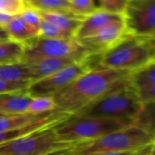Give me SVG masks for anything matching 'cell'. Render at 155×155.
Wrapping results in <instances>:
<instances>
[{
  "label": "cell",
  "mask_w": 155,
  "mask_h": 155,
  "mask_svg": "<svg viewBox=\"0 0 155 155\" xmlns=\"http://www.w3.org/2000/svg\"><path fill=\"white\" fill-rule=\"evenodd\" d=\"M130 75V73L94 66L53 97L56 110L73 116L109 92L129 84Z\"/></svg>",
  "instance_id": "6da1fadb"
},
{
  "label": "cell",
  "mask_w": 155,
  "mask_h": 155,
  "mask_svg": "<svg viewBox=\"0 0 155 155\" xmlns=\"http://www.w3.org/2000/svg\"><path fill=\"white\" fill-rule=\"evenodd\" d=\"M153 143L154 139L149 134L133 125L93 141L76 143L69 149V155L135 153L143 150Z\"/></svg>",
  "instance_id": "7a4b0ae2"
},
{
  "label": "cell",
  "mask_w": 155,
  "mask_h": 155,
  "mask_svg": "<svg viewBox=\"0 0 155 155\" xmlns=\"http://www.w3.org/2000/svg\"><path fill=\"white\" fill-rule=\"evenodd\" d=\"M155 64V49L148 37L128 36L116 46L99 55L104 68L135 73Z\"/></svg>",
  "instance_id": "3957f363"
},
{
  "label": "cell",
  "mask_w": 155,
  "mask_h": 155,
  "mask_svg": "<svg viewBox=\"0 0 155 155\" xmlns=\"http://www.w3.org/2000/svg\"><path fill=\"white\" fill-rule=\"evenodd\" d=\"M134 125L130 119H107L90 116H71L54 127L58 140L74 145L95 140L108 134Z\"/></svg>",
  "instance_id": "277c9868"
},
{
  "label": "cell",
  "mask_w": 155,
  "mask_h": 155,
  "mask_svg": "<svg viewBox=\"0 0 155 155\" xmlns=\"http://www.w3.org/2000/svg\"><path fill=\"white\" fill-rule=\"evenodd\" d=\"M138 92L131 82L114 89L73 116L134 120L143 108Z\"/></svg>",
  "instance_id": "5b68a950"
},
{
  "label": "cell",
  "mask_w": 155,
  "mask_h": 155,
  "mask_svg": "<svg viewBox=\"0 0 155 155\" xmlns=\"http://www.w3.org/2000/svg\"><path fill=\"white\" fill-rule=\"evenodd\" d=\"M93 56L80 42L74 38L45 39L35 37L24 45L22 63L27 64L49 58H69L84 61Z\"/></svg>",
  "instance_id": "8992f818"
},
{
  "label": "cell",
  "mask_w": 155,
  "mask_h": 155,
  "mask_svg": "<svg viewBox=\"0 0 155 155\" xmlns=\"http://www.w3.org/2000/svg\"><path fill=\"white\" fill-rule=\"evenodd\" d=\"M72 146L60 142L53 127L1 144L0 155H43Z\"/></svg>",
  "instance_id": "52a82bcc"
},
{
  "label": "cell",
  "mask_w": 155,
  "mask_h": 155,
  "mask_svg": "<svg viewBox=\"0 0 155 155\" xmlns=\"http://www.w3.org/2000/svg\"><path fill=\"white\" fill-rule=\"evenodd\" d=\"M91 59L74 63L46 78L30 83L26 90L27 94L32 98L54 97L78 77L94 67L90 63Z\"/></svg>",
  "instance_id": "ba28073f"
},
{
  "label": "cell",
  "mask_w": 155,
  "mask_h": 155,
  "mask_svg": "<svg viewBox=\"0 0 155 155\" xmlns=\"http://www.w3.org/2000/svg\"><path fill=\"white\" fill-rule=\"evenodd\" d=\"M124 21L127 33L135 37L155 34V0H129Z\"/></svg>",
  "instance_id": "9c48e42d"
},
{
  "label": "cell",
  "mask_w": 155,
  "mask_h": 155,
  "mask_svg": "<svg viewBox=\"0 0 155 155\" xmlns=\"http://www.w3.org/2000/svg\"><path fill=\"white\" fill-rule=\"evenodd\" d=\"M130 36L124 17L111 23L93 36L80 42L94 56L101 55Z\"/></svg>",
  "instance_id": "30bf717a"
},
{
  "label": "cell",
  "mask_w": 155,
  "mask_h": 155,
  "mask_svg": "<svg viewBox=\"0 0 155 155\" xmlns=\"http://www.w3.org/2000/svg\"><path fill=\"white\" fill-rule=\"evenodd\" d=\"M70 117L71 115L62 113L58 110H54L51 113L43 114L42 116H40L34 122L26 124L25 126L11 131L0 132V145L35 134L44 129L55 127L58 124L68 120Z\"/></svg>",
  "instance_id": "8fae6325"
},
{
  "label": "cell",
  "mask_w": 155,
  "mask_h": 155,
  "mask_svg": "<svg viewBox=\"0 0 155 155\" xmlns=\"http://www.w3.org/2000/svg\"><path fill=\"white\" fill-rule=\"evenodd\" d=\"M122 17L124 16L112 15L98 9L97 11L88 15L82 21L75 34L74 39L77 41H82L86 38H89L95 35L96 33H98L103 28H104L105 26H107L108 25H110L111 23Z\"/></svg>",
  "instance_id": "7c38bea8"
},
{
  "label": "cell",
  "mask_w": 155,
  "mask_h": 155,
  "mask_svg": "<svg viewBox=\"0 0 155 155\" xmlns=\"http://www.w3.org/2000/svg\"><path fill=\"white\" fill-rule=\"evenodd\" d=\"M76 62H80V61H76L69 58H49V59H42V60L27 63L25 64L27 66L31 74V78H32L31 83H33L46 78Z\"/></svg>",
  "instance_id": "4fadbf2b"
},
{
  "label": "cell",
  "mask_w": 155,
  "mask_h": 155,
  "mask_svg": "<svg viewBox=\"0 0 155 155\" xmlns=\"http://www.w3.org/2000/svg\"><path fill=\"white\" fill-rule=\"evenodd\" d=\"M25 91L0 94V114H22L27 113L32 101Z\"/></svg>",
  "instance_id": "5bb4252c"
},
{
  "label": "cell",
  "mask_w": 155,
  "mask_h": 155,
  "mask_svg": "<svg viewBox=\"0 0 155 155\" xmlns=\"http://www.w3.org/2000/svg\"><path fill=\"white\" fill-rule=\"evenodd\" d=\"M38 12V11H37ZM42 19L47 20L54 25H57L60 29L68 34L71 37L74 38L75 34L82 23V19L75 18L68 14L63 13H45L38 12Z\"/></svg>",
  "instance_id": "9a60e30c"
},
{
  "label": "cell",
  "mask_w": 155,
  "mask_h": 155,
  "mask_svg": "<svg viewBox=\"0 0 155 155\" xmlns=\"http://www.w3.org/2000/svg\"><path fill=\"white\" fill-rule=\"evenodd\" d=\"M24 45L8 38L0 40V65L22 63Z\"/></svg>",
  "instance_id": "2e32d148"
},
{
  "label": "cell",
  "mask_w": 155,
  "mask_h": 155,
  "mask_svg": "<svg viewBox=\"0 0 155 155\" xmlns=\"http://www.w3.org/2000/svg\"><path fill=\"white\" fill-rule=\"evenodd\" d=\"M0 80L9 83H31V74L27 66L23 64L0 65Z\"/></svg>",
  "instance_id": "e0dca14e"
},
{
  "label": "cell",
  "mask_w": 155,
  "mask_h": 155,
  "mask_svg": "<svg viewBox=\"0 0 155 155\" xmlns=\"http://www.w3.org/2000/svg\"><path fill=\"white\" fill-rule=\"evenodd\" d=\"M4 30L6 33L8 39L22 45H25L35 37L26 27L19 15L13 16Z\"/></svg>",
  "instance_id": "ac0fdd59"
},
{
  "label": "cell",
  "mask_w": 155,
  "mask_h": 155,
  "mask_svg": "<svg viewBox=\"0 0 155 155\" xmlns=\"http://www.w3.org/2000/svg\"><path fill=\"white\" fill-rule=\"evenodd\" d=\"M134 125L149 134L155 141V103L144 104L134 119Z\"/></svg>",
  "instance_id": "d6986e66"
},
{
  "label": "cell",
  "mask_w": 155,
  "mask_h": 155,
  "mask_svg": "<svg viewBox=\"0 0 155 155\" xmlns=\"http://www.w3.org/2000/svg\"><path fill=\"white\" fill-rule=\"evenodd\" d=\"M42 115H34L28 113L22 114H0V132L21 128L34 122Z\"/></svg>",
  "instance_id": "ffe728a7"
},
{
  "label": "cell",
  "mask_w": 155,
  "mask_h": 155,
  "mask_svg": "<svg viewBox=\"0 0 155 155\" xmlns=\"http://www.w3.org/2000/svg\"><path fill=\"white\" fill-rule=\"evenodd\" d=\"M28 6L38 12L69 14V0H25Z\"/></svg>",
  "instance_id": "44dd1931"
},
{
  "label": "cell",
  "mask_w": 155,
  "mask_h": 155,
  "mask_svg": "<svg viewBox=\"0 0 155 155\" xmlns=\"http://www.w3.org/2000/svg\"><path fill=\"white\" fill-rule=\"evenodd\" d=\"M130 82L137 91L155 85V64L131 74Z\"/></svg>",
  "instance_id": "7402d4cb"
},
{
  "label": "cell",
  "mask_w": 155,
  "mask_h": 155,
  "mask_svg": "<svg viewBox=\"0 0 155 155\" xmlns=\"http://www.w3.org/2000/svg\"><path fill=\"white\" fill-rule=\"evenodd\" d=\"M98 9V4L94 0H69V14L78 19L84 20Z\"/></svg>",
  "instance_id": "603a6c76"
},
{
  "label": "cell",
  "mask_w": 155,
  "mask_h": 155,
  "mask_svg": "<svg viewBox=\"0 0 155 155\" xmlns=\"http://www.w3.org/2000/svg\"><path fill=\"white\" fill-rule=\"evenodd\" d=\"M56 110V105L53 97H37L33 98L27 113L34 115H43Z\"/></svg>",
  "instance_id": "cb8c5ba5"
},
{
  "label": "cell",
  "mask_w": 155,
  "mask_h": 155,
  "mask_svg": "<svg viewBox=\"0 0 155 155\" xmlns=\"http://www.w3.org/2000/svg\"><path fill=\"white\" fill-rule=\"evenodd\" d=\"M19 16L22 19V21L25 23L26 27L29 29V31L34 35V36L37 37L39 34L41 22H42V17L40 16V14L35 9L27 5L22 11Z\"/></svg>",
  "instance_id": "d4e9b609"
},
{
  "label": "cell",
  "mask_w": 155,
  "mask_h": 155,
  "mask_svg": "<svg viewBox=\"0 0 155 155\" xmlns=\"http://www.w3.org/2000/svg\"><path fill=\"white\" fill-rule=\"evenodd\" d=\"M39 38H45V39H70L71 37L68 34H66L64 31L60 29L57 25H54L53 23L42 19L39 34Z\"/></svg>",
  "instance_id": "484cf974"
},
{
  "label": "cell",
  "mask_w": 155,
  "mask_h": 155,
  "mask_svg": "<svg viewBox=\"0 0 155 155\" xmlns=\"http://www.w3.org/2000/svg\"><path fill=\"white\" fill-rule=\"evenodd\" d=\"M129 0H100L98 4V8L106 13L124 16Z\"/></svg>",
  "instance_id": "4316f807"
},
{
  "label": "cell",
  "mask_w": 155,
  "mask_h": 155,
  "mask_svg": "<svg viewBox=\"0 0 155 155\" xmlns=\"http://www.w3.org/2000/svg\"><path fill=\"white\" fill-rule=\"evenodd\" d=\"M27 6L25 0H0V13L16 16Z\"/></svg>",
  "instance_id": "83f0119b"
},
{
  "label": "cell",
  "mask_w": 155,
  "mask_h": 155,
  "mask_svg": "<svg viewBox=\"0 0 155 155\" xmlns=\"http://www.w3.org/2000/svg\"><path fill=\"white\" fill-rule=\"evenodd\" d=\"M30 83L21 82V83H9L0 80V94H9V93H17L27 90Z\"/></svg>",
  "instance_id": "f1b7e54d"
},
{
  "label": "cell",
  "mask_w": 155,
  "mask_h": 155,
  "mask_svg": "<svg viewBox=\"0 0 155 155\" xmlns=\"http://www.w3.org/2000/svg\"><path fill=\"white\" fill-rule=\"evenodd\" d=\"M137 92H138L140 99L143 104H150V103H155V85L152 86V87L143 89V90H139Z\"/></svg>",
  "instance_id": "f546056e"
},
{
  "label": "cell",
  "mask_w": 155,
  "mask_h": 155,
  "mask_svg": "<svg viewBox=\"0 0 155 155\" xmlns=\"http://www.w3.org/2000/svg\"><path fill=\"white\" fill-rule=\"evenodd\" d=\"M13 16L0 13V28L5 29V27L8 25V23L10 22V20L12 19Z\"/></svg>",
  "instance_id": "4dcf8cb0"
},
{
  "label": "cell",
  "mask_w": 155,
  "mask_h": 155,
  "mask_svg": "<svg viewBox=\"0 0 155 155\" xmlns=\"http://www.w3.org/2000/svg\"><path fill=\"white\" fill-rule=\"evenodd\" d=\"M69 149L57 150V151H54V152H51V153H48L43 155H69Z\"/></svg>",
  "instance_id": "1f68e13d"
},
{
  "label": "cell",
  "mask_w": 155,
  "mask_h": 155,
  "mask_svg": "<svg viewBox=\"0 0 155 155\" xmlns=\"http://www.w3.org/2000/svg\"><path fill=\"white\" fill-rule=\"evenodd\" d=\"M152 145H153V144H152ZM152 145H150V146L144 148L143 150L139 151L138 153H134V154L133 155H150L151 154V150H152Z\"/></svg>",
  "instance_id": "d6a6232c"
},
{
  "label": "cell",
  "mask_w": 155,
  "mask_h": 155,
  "mask_svg": "<svg viewBox=\"0 0 155 155\" xmlns=\"http://www.w3.org/2000/svg\"><path fill=\"white\" fill-rule=\"evenodd\" d=\"M6 38H8V37H7V35H6L5 31L4 29L0 28V40H1V39H6Z\"/></svg>",
  "instance_id": "836d02e7"
},
{
  "label": "cell",
  "mask_w": 155,
  "mask_h": 155,
  "mask_svg": "<svg viewBox=\"0 0 155 155\" xmlns=\"http://www.w3.org/2000/svg\"><path fill=\"white\" fill-rule=\"evenodd\" d=\"M138 152L135 153H111V154H94V155H133L134 153H136Z\"/></svg>",
  "instance_id": "e575fe53"
},
{
  "label": "cell",
  "mask_w": 155,
  "mask_h": 155,
  "mask_svg": "<svg viewBox=\"0 0 155 155\" xmlns=\"http://www.w3.org/2000/svg\"><path fill=\"white\" fill-rule=\"evenodd\" d=\"M150 155H155V141L152 145V150H151V154Z\"/></svg>",
  "instance_id": "d590c367"
},
{
  "label": "cell",
  "mask_w": 155,
  "mask_h": 155,
  "mask_svg": "<svg viewBox=\"0 0 155 155\" xmlns=\"http://www.w3.org/2000/svg\"><path fill=\"white\" fill-rule=\"evenodd\" d=\"M154 35H155V34H154Z\"/></svg>",
  "instance_id": "8d00e7d4"
}]
</instances>
